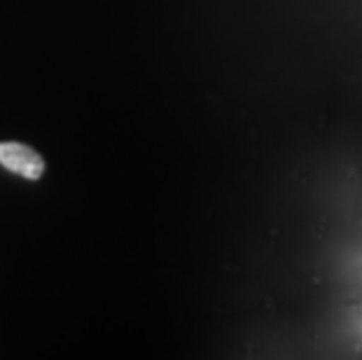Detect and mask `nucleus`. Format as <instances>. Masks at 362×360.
<instances>
[{"label":"nucleus","instance_id":"nucleus-1","mask_svg":"<svg viewBox=\"0 0 362 360\" xmlns=\"http://www.w3.org/2000/svg\"><path fill=\"white\" fill-rule=\"evenodd\" d=\"M0 164L28 180H40L45 175V159L24 143H0Z\"/></svg>","mask_w":362,"mask_h":360}]
</instances>
